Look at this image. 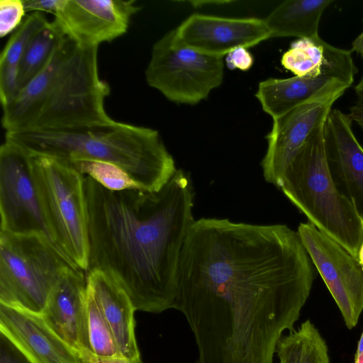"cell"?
<instances>
[{
    "mask_svg": "<svg viewBox=\"0 0 363 363\" xmlns=\"http://www.w3.org/2000/svg\"><path fill=\"white\" fill-rule=\"evenodd\" d=\"M313 279L299 235L287 225L201 218L182 247L173 308L190 326L199 363H274Z\"/></svg>",
    "mask_w": 363,
    "mask_h": 363,
    "instance_id": "1",
    "label": "cell"
},
{
    "mask_svg": "<svg viewBox=\"0 0 363 363\" xmlns=\"http://www.w3.org/2000/svg\"><path fill=\"white\" fill-rule=\"evenodd\" d=\"M89 267L110 274L136 311L173 308L180 255L194 222L189 174L177 169L159 191H111L84 175Z\"/></svg>",
    "mask_w": 363,
    "mask_h": 363,
    "instance_id": "2",
    "label": "cell"
},
{
    "mask_svg": "<svg viewBox=\"0 0 363 363\" xmlns=\"http://www.w3.org/2000/svg\"><path fill=\"white\" fill-rule=\"evenodd\" d=\"M98 48L65 36L45 67L2 106L6 133L92 126L113 119L105 110L110 94L98 67Z\"/></svg>",
    "mask_w": 363,
    "mask_h": 363,
    "instance_id": "3",
    "label": "cell"
},
{
    "mask_svg": "<svg viewBox=\"0 0 363 363\" xmlns=\"http://www.w3.org/2000/svg\"><path fill=\"white\" fill-rule=\"evenodd\" d=\"M5 139L33 154L111 163L147 191H159L177 170L157 130L113 119L88 127L6 133Z\"/></svg>",
    "mask_w": 363,
    "mask_h": 363,
    "instance_id": "4",
    "label": "cell"
},
{
    "mask_svg": "<svg viewBox=\"0 0 363 363\" xmlns=\"http://www.w3.org/2000/svg\"><path fill=\"white\" fill-rule=\"evenodd\" d=\"M323 126L294 157L280 189L309 223L357 257L363 238V220L333 180L326 160Z\"/></svg>",
    "mask_w": 363,
    "mask_h": 363,
    "instance_id": "5",
    "label": "cell"
},
{
    "mask_svg": "<svg viewBox=\"0 0 363 363\" xmlns=\"http://www.w3.org/2000/svg\"><path fill=\"white\" fill-rule=\"evenodd\" d=\"M30 154L34 179L53 241L75 267L87 271L89 243L84 174L60 159Z\"/></svg>",
    "mask_w": 363,
    "mask_h": 363,
    "instance_id": "6",
    "label": "cell"
},
{
    "mask_svg": "<svg viewBox=\"0 0 363 363\" xmlns=\"http://www.w3.org/2000/svg\"><path fill=\"white\" fill-rule=\"evenodd\" d=\"M72 267L42 235L0 231V303L42 314L54 287Z\"/></svg>",
    "mask_w": 363,
    "mask_h": 363,
    "instance_id": "7",
    "label": "cell"
},
{
    "mask_svg": "<svg viewBox=\"0 0 363 363\" xmlns=\"http://www.w3.org/2000/svg\"><path fill=\"white\" fill-rule=\"evenodd\" d=\"M223 57L191 48L178 38L175 29L153 45L145 70L148 85L168 100L196 104L208 97L223 79Z\"/></svg>",
    "mask_w": 363,
    "mask_h": 363,
    "instance_id": "8",
    "label": "cell"
},
{
    "mask_svg": "<svg viewBox=\"0 0 363 363\" xmlns=\"http://www.w3.org/2000/svg\"><path fill=\"white\" fill-rule=\"evenodd\" d=\"M0 231L42 235L56 247L34 179L30 154L8 139L0 147Z\"/></svg>",
    "mask_w": 363,
    "mask_h": 363,
    "instance_id": "9",
    "label": "cell"
},
{
    "mask_svg": "<svg viewBox=\"0 0 363 363\" xmlns=\"http://www.w3.org/2000/svg\"><path fill=\"white\" fill-rule=\"evenodd\" d=\"M297 232L345 325L352 329L363 311V270L357 257L311 223H300Z\"/></svg>",
    "mask_w": 363,
    "mask_h": 363,
    "instance_id": "10",
    "label": "cell"
},
{
    "mask_svg": "<svg viewBox=\"0 0 363 363\" xmlns=\"http://www.w3.org/2000/svg\"><path fill=\"white\" fill-rule=\"evenodd\" d=\"M342 95L335 94L303 104L273 119L267 135V149L262 160L266 182L281 188L291 161L311 135L322 126L334 103Z\"/></svg>",
    "mask_w": 363,
    "mask_h": 363,
    "instance_id": "11",
    "label": "cell"
},
{
    "mask_svg": "<svg viewBox=\"0 0 363 363\" xmlns=\"http://www.w3.org/2000/svg\"><path fill=\"white\" fill-rule=\"evenodd\" d=\"M140 9L133 0H64L53 21L79 45L98 48L124 35Z\"/></svg>",
    "mask_w": 363,
    "mask_h": 363,
    "instance_id": "12",
    "label": "cell"
},
{
    "mask_svg": "<svg viewBox=\"0 0 363 363\" xmlns=\"http://www.w3.org/2000/svg\"><path fill=\"white\" fill-rule=\"evenodd\" d=\"M180 40L202 53L224 57L238 48H249L271 38L264 19L226 18L194 13L176 29Z\"/></svg>",
    "mask_w": 363,
    "mask_h": 363,
    "instance_id": "13",
    "label": "cell"
},
{
    "mask_svg": "<svg viewBox=\"0 0 363 363\" xmlns=\"http://www.w3.org/2000/svg\"><path fill=\"white\" fill-rule=\"evenodd\" d=\"M0 333L30 363H82L40 313L0 303Z\"/></svg>",
    "mask_w": 363,
    "mask_h": 363,
    "instance_id": "14",
    "label": "cell"
},
{
    "mask_svg": "<svg viewBox=\"0 0 363 363\" xmlns=\"http://www.w3.org/2000/svg\"><path fill=\"white\" fill-rule=\"evenodd\" d=\"M352 123L349 114L332 108L323 126L325 150L337 189L363 220V147Z\"/></svg>",
    "mask_w": 363,
    "mask_h": 363,
    "instance_id": "15",
    "label": "cell"
},
{
    "mask_svg": "<svg viewBox=\"0 0 363 363\" xmlns=\"http://www.w3.org/2000/svg\"><path fill=\"white\" fill-rule=\"evenodd\" d=\"M86 284L83 270L69 268L54 287L42 313L49 325L78 351H90L86 327Z\"/></svg>",
    "mask_w": 363,
    "mask_h": 363,
    "instance_id": "16",
    "label": "cell"
},
{
    "mask_svg": "<svg viewBox=\"0 0 363 363\" xmlns=\"http://www.w3.org/2000/svg\"><path fill=\"white\" fill-rule=\"evenodd\" d=\"M351 86L328 72L317 77L269 78L259 82L255 96L263 111L275 119L311 100L335 94L342 96Z\"/></svg>",
    "mask_w": 363,
    "mask_h": 363,
    "instance_id": "17",
    "label": "cell"
},
{
    "mask_svg": "<svg viewBox=\"0 0 363 363\" xmlns=\"http://www.w3.org/2000/svg\"><path fill=\"white\" fill-rule=\"evenodd\" d=\"M86 283L111 328L119 354L142 361L135 333L136 310L128 294L110 274L99 269L87 272Z\"/></svg>",
    "mask_w": 363,
    "mask_h": 363,
    "instance_id": "18",
    "label": "cell"
},
{
    "mask_svg": "<svg viewBox=\"0 0 363 363\" xmlns=\"http://www.w3.org/2000/svg\"><path fill=\"white\" fill-rule=\"evenodd\" d=\"M281 62L295 76L317 77L328 72L351 85L357 72L350 50L333 46L319 36L294 41Z\"/></svg>",
    "mask_w": 363,
    "mask_h": 363,
    "instance_id": "19",
    "label": "cell"
},
{
    "mask_svg": "<svg viewBox=\"0 0 363 363\" xmlns=\"http://www.w3.org/2000/svg\"><path fill=\"white\" fill-rule=\"evenodd\" d=\"M333 0H286L265 18L272 38H313L324 11Z\"/></svg>",
    "mask_w": 363,
    "mask_h": 363,
    "instance_id": "20",
    "label": "cell"
},
{
    "mask_svg": "<svg viewBox=\"0 0 363 363\" xmlns=\"http://www.w3.org/2000/svg\"><path fill=\"white\" fill-rule=\"evenodd\" d=\"M278 363H330L328 345L310 320L283 335L275 349Z\"/></svg>",
    "mask_w": 363,
    "mask_h": 363,
    "instance_id": "21",
    "label": "cell"
},
{
    "mask_svg": "<svg viewBox=\"0 0 363 363\" xmlns=\"http://www.w3.org/2000/svg\"><path fill=\"white\" fill-rule=\"evenodd\" d=\"M64 37L55 23L49 21L33 38L18 65V78L21 89L45 67Z\"/></svg>",
    "mask_w": 363,
    "mask_h": 363,
    "instance_id": "22",
    "label": "cell"
},
{
    "mask_svg": "<svg viewBox=\"0 0 363 363\" xmlns=\"http://www.w3.org/2000/svg\"><path fill=\"white\" fill-rule=\"evenodd\" d=\"M86 308L87 334L91 352L102 357H121L111 328L87 284Z\"/></svg>",
    "mask_w": 363,
    "mask_h": 363,
    "instance_id": "23",
    "label": "cell"
},
{
    "mask_svg": "<svg viewBox=\"0 0 363 363\" xmlns=\"http://www.w3.org/2000/svg\"><path fill=\"white\" fill-rule=\"evenodd\" d=\"M63 161L82 174L91 177L109 190L139 189L126 172L111 163L91 160Z\"/></svg>",
    "mask_w": 363,
    "mask_h": 363,
    "instance_id": "24",
    "label": "cell"
},
{
    "mask_svg": "<svg viewBox=\"0 0 363 363\" xmlns=\"http://www.w3.org/2000/svg\"><path fill=\"white\" fill-rule=\"evenodd\" d=\"M49 21L44 13L33 12L10 37L0 55V66H18L22 55L33 38Z\"/></svg>",
    "mask_w": 363,
    "mask_h": 363,
    "instance_id": "25",
    "label": "cell"
},
{
    "mask_svg": "<svg viewBox=\"0 0 363 363\" xmlns=\"http://www.w3.org/2000/svg\"><path fill=\"white\" fill-rule=\"evenodd\" d=\"M26 12L23 0H1L0 36L3 38L18 28Z\"/></svg>",
    "mask_w": 363,
    "mask_h": 363,
    "instance_id": "26",
    "label": "cell"
},
{
    "mask_svg": "<svg viewBox=\"0 0 363 363\" xmlns=\"http://www.w3.org/2000/svg\"><path fill=\"white\" fill-rule=\"evenodd\" d=\"M18 67L0 66V99L1 106L11 102L20 93Z\"/></svg>",
    "mask_w": 363,
    "mask_h": 363,
    "instance_id": "27",
    "label": "cell"
},
{
    "mask_svg": "<svg viewBox=\"0 0 363 363\" xmlns=\"http://www.w3.org/2000/svg\"><path fill=\"white\" fill-rule=\"evenodd\" d=\"M225 64L230 69L248 70L253 65V57L247 48H238L226 55Z\"/></svg>",
    "mask_w": 363,
    "mask_h": 363,
    "instance_id": "28",
    "label": "cell"
},
{
    "mask_svg": "<svg viewBox=\"0 0 363 363\" xmlns=\"http://www.w3.org/2000/svg\"><path fill=\"white\" fill-rule=\"evenodd\" d=\"M64 0H26L23 1L26 11L48 12L55 15Z\"/></svg>",
    "mask_w": 363,
    "mask_h": 363,
    "instance_id": "29",
    "label": "cell"
},
{
    "mask_svg": "<svg viewBox=\"0 0 363 363\" xmlns=\"http://www.w3.org/2000/svg\"><path fill=\"white\" fill-rule=\"evenodd\" d=\"M0 363H30L7 340L1 336Z\"/></svg>",
    "mask_w": 363,
    "mask_h": 363,
    "instance_id": "30",
    "label": "cell"
},
{
    "mask_svg": "<svg viewBox=\"0 0 363 363\" xmlns=\"http://www.w3.org/2000/svg\"><path fill=\"white\" fill-rule=\"evenodd\" d=\"M356 100L348 113L351 120L363 129V74L354 87Z\"/></svg>",
    "mask_w": 363,
    "mask_h": 363,
    "instance_id": "31",
    "label": "cell"
},
{
    "mask_svg": "<svg viewBox=\"0 0 363 363\" xmlns=\"http://www.w3.org/2000/svg\"><path fill=\"white\" fill-rule=\"evenodd\" d=\"M79 354L82 363H143L142 361H130L122 357H99L92 354L90 351H79Z\"/></svg>",
    "mask_w": 363,
    "mask_h": 363,
    "instance_id": "32",
    "label": "cell"
},
{
    "mask_svg": "<svg viewBox=\"0 0 363 363\" xmlns=\"http://www.w3.org/2000/svg\"><path fill=\"white\" fill-rule=\"evenodd\" d=\"M352 51L357 52L363 58V31L352 42Z\"/></svg>",
    "mask_w": 363,
    "mask_h": 363,
    "instance_id": "33",
    "label": "cell"
},
{
    "mask_svg": "<svg viewBox=\"0 0 363 363\" xmlns=\"http://www.w3.org/2000/svg\"><path fill=\"white\" fill-rule=\"evenodd\" d=\"M354 363H363V331L358 342L354 355Z\"/></svg>",
    "mask_w": 363,
    "mask_h": 363,
    "instance_id": "34",
    "label": "cell"
},
{
    "mask_svg": "<svg viewBox=\"0 0 363 363\" xmlns=\"http://www.w3.org/2000/svg\"><path fill=\"white\" fill-rule=\"evenodd\" d=\"M230 1H191V3L192 4V5L195 7H198V6H202L203 4H225V3H230Z\"/></svg>",
    "mask_w": 363,
    "mask_h": 363,
    "instance_id": "35",
    "label": "cell"
},
{
    "mask_svg": "<svg viewBox=\"0 0 363 363\" xmlns=\"http://www.w3.org/2000/svg\"><path fill=\"white\" fill-rule=\"evenodd\" d=\"M357 259L363 270V238L357 252Z\"/></svg>",
    "mask_w": 363,
    "mask_h": 363,
    "instance_id": "36",
    "label": "cell"
}]
</instances>
